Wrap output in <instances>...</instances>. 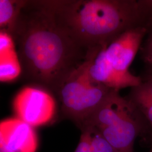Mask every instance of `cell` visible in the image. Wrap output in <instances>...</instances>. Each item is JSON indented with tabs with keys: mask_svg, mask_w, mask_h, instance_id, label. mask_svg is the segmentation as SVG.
Masks as SVG:
<instances>
[{
	"mask_svg": "<svg viewBox=\"0 0 152 152\" xmlns=\"http://www.w3.org/2000/svg\"><path fill=\"white\" fill-rule=\"evenodd\" d=\"M148 33L137 26L122 33L87 61L88 73L94 80L116 91L135 87L142 82L129 71L131 63Z\"/></svg>",
	"mask_w": 152,
	"mask_h": 152,
	"instance_id": "4",
	"label": "cell"
},
{
	"mask_svg": "<svg viewBox=\"0 0 152 152\" xmlns=\"http://www.w3.org/2000/svg\"><path fill=\"white\" fill-rule=\"evenodd\" d=\"M119 92H112L78 128L94 127L116 152H134L136 138L148 132L151 126L136 106Z\"/></svg>",
	"mask_w": 152,
	"mask_h": 152,
	"instance_id": "3",
	"label": "cell"
},
{
	"mask_svg": "<svg viewBox=\"0 0 152 152\" xmlns=\"http://www.w3.org/2000/svg\"><path fill=\"white\" fill-rule=\"evenodd\" d=\"M137 87L141 92H143L147 97L152 100V77L147 81L142 82Z\"/></svg>",
	"mask_w": 152,
	"mask_h": 152,
	"instance_id": "14",
	"label": "cell"
},
{
	"mask_svg": "<svg viewBox=\"0 0 152 152\" xmlns=\"http://www.w3.org/2000/svg\"><path fill=\"white\" fill-rule=\"evenodd\" d=\"M11 34L23 78L55 94L92 57L58 24L42 0H27Z\"/></svg>",
	"mask_w": 152,
	"mask_h": 152,
	"instance_id": "1",
	"label": "cell"
},
{
	"mask_svg": "<svg viewBox=\"0 0 152 152\" xmlns=\"http://www.w3.org/2000/svg\"><path fill=\"white\" fill-rule=\"evenodd\" d=\"M16 45L11 34L0 31V55L15 50Z\"/></svg>",
	"mask_w": 152,
	"mask_h": 152,
	"instance_id": "12",
	"label": "cell"
},
{
	"mask_svg": "<svg viewBox=\"0 0 152 152\" xmlns=\"http://www.w3.org/2000/svg\"><path fill=\"white\" fill-rule=\"evenodd\" d=\"M144 56L145 61L150 64L152 65V51L145 53Z\"/></svg>",
	"mask_w": 152,
	"mask_h": 152,
	"instance_id": "16",
	"label": "cell"
},
{
	"mask_svg": "<svg viewBox=\"0 0 152 152\" xmlns=\"http://www.w3.org/2000/svg\"><path fill=\"white\" fill-rule=\"evenodd\" d=\"M128 98L145 117L152 131V100L141 92L137 86L132 87Z\"/></svg>",
	"mask_w": 152,
	"mask_h": 152,
	"instance_id": "10",
	"label": "cell"
},
{
	"mask_svg": "<svg viewBox=\"0 0 152 152\" xmlns=\"http://www.w3.org/2000/svg\"><path fill=\"white\" fill-rule=\"evenodd\" d=\"M152 152V149H151V152Z\"/></svg>",
	"mask_w": 152,
	"mask_h": 152,
	"instance_id": "17",
	"label": "cell"
},
{
	"mask_svg": "<svg viewBox=\"0 0 152 152\" xmlns=\"http://www.w3.org/2000/svg\"><path fill=\"white\" fill-rule=\"evenodd\" d=\"M147 29L148 33L149 32L150 34L148 39L145 46L144 48L145 54L152 51V22L150 24L148 25V26L147 27Z\"/></svg>",
	"mask_w": 152,
	"mask_h": 152,
	"instance_id": "15",
	"label": "cell"
},
{
	"mask_svg": "<svg viewBox=\"0 0 152 152\" xmlns=\"http://www.w3.org/2000/svg\"></svg>",
	"mask_w": 152,
	"mask_h": 152,
	"instance_id": "19",
	"label": "cell"
},
{
	"mask_svg": "<svg viewBox=\"0 0 152 152\" xmlns=\"http://www.w3.org/2000/svg\"><path fill=\"white\" fill-rule=\"evenodd\" d=\"M79 143L74 152H92L90 136L87 131L82 130Z\"/></svg>",
	"mask_w": 152,
	"mask_h": 152,
	"instance_id": "13",
	"label": "cell"
},
{
	"mask_svg": "<svg viewBox=\"0 0 152 152\" xmlns=\"http://www.w3.org/2000/svg\"><path fill=\"white\" fill-rule=\"evenodd\" d=\"M60 27L91 55L143 25L137 0H42Z\"/></svg>",
	"mask_w": 152,
	"mask_h": 152,
	"instance_id": "2",
	"label": "cell"
},
{
	"mask_svg": "<svg viewBox=\"0 0 152 152\" xmlns=\"http://www.w3.org/2000/svg\"><path fill=\"white\" fill-rule=\"evenodd\" d=\"M22 74V66L16 49L0 55V81L9 82Z\"/></svg>",
	"mask_w": 152,
	"mask_h": 152,
	"instance_id": "9",
	"label": "cell"
},
{
	"mask_svg": "<svg viewBox=\"0 0 152 152\" xmlns=\"http://www.w3.org/2000/svg\"><path fill=\"white\" fill-rule=\"evenodd\" d=\"M87 61L65 79L55 94L59 100L63 115L78 127L115 90L89 76Z\"/></svg>",
	"mask_w": 152,
	"mask_h": 152,
	"instance_id": "5",
	"label": "cell"
},
{
	"mask_svg": "<svg viewBox=\"0 0 152 152\" xmlns=\"http://www.w3.org/2000/svg\"><path fill=\"white\" fill-rule=\"evenodd\" d=\"M27 0H0V31L11 34Z\"/></svg>",
	"mask_w": 152,
	"mask_h": 152,
	"instance_id": "8",
	"label": "cell"
},
{
	"mask_svg": "<svg viewBox=\"0 0 152 152\" xmlns=\"http://www.w3.org/2000/svg\"><path fill=\"white\" fill-rule=\"evenodd\" d=\"M6 152V151H3V152Z\"/></svg>",
	"mask_w": 152,
	"mask_h": 152,
	"instance_id": "18",
	"label": "cell"
},
{
	"mask_svg": "<svg viewBox=\"0 0 152 152\" xmlns=\"http://www.w3.org/2000/svg\"><path fill=\"white\" fill-rule=\"evenodd\" d=\"M85 130L89 134L92 152H116L113 147L102 136L99 131L93 127H86Z\"/></svg>",
	"mask_w": 152,
	"mask_h": 152,
	"instance_id": "11",
	"label": "cell"
},
{
	"mask_svg": "<svg viewBox=\"0 0 152 152\" xmlns=\"http://www.w3.org/2000/svg\"><path fill=\"white\" fill-rule=\"evenodd\" d=\"M13 109L16 117L34 128L52 121L56 114V104L51 94L46 90L27 86L16 94Z\"/></svg>",
	"mask_w": 152,
	"mask_h": 152,
	"instance_id": "6",
	"label": "cell"
},
{
	"mask_svg": "<svg viewBox=\"0 0 152 152\" xmlns=\"http://www.w3.org/2000/svg\"><path fill=\"white\" fill-rule=\"evenodd\" d=\"M38 137L32 126L17 117L0 123V148L9 152H36Z\"/></svg>",
	"mask_w": 152,
	"mask_h": 152,
	"instance_id": "7",
	"label": "cell"
}]
</instances>
